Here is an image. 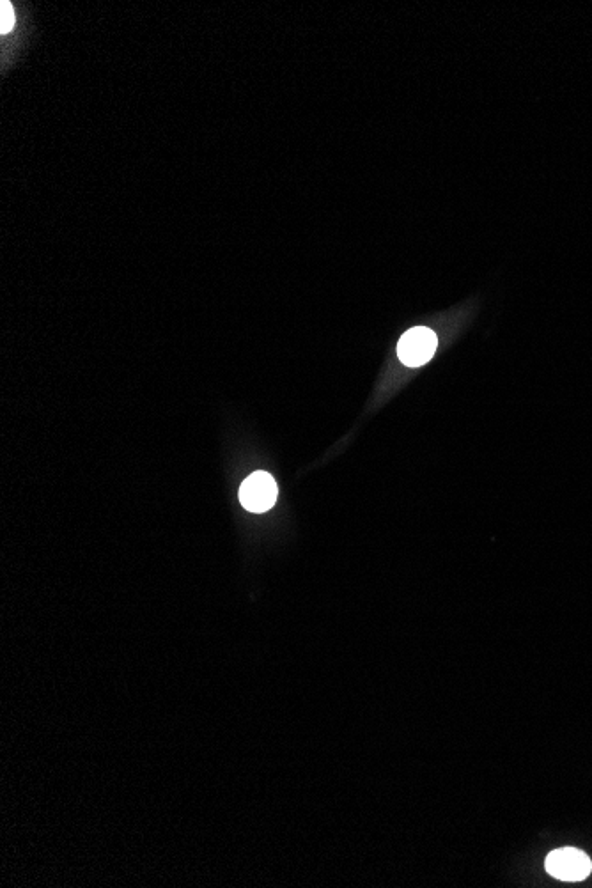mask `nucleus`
Instances as JSON below:
<instances>
[{"label": "nucleus", "instance_id": "f257e3e1", "mask_svg": "<svg viewBox=\"0 0 592 888\" xmlns=\"http://www.w3.org/2000/svg\"><path fill=\"white\" fill-rule=\"evenodd\" d=\"M546 871L555 880L584 881L592 871L591 858L577 848H561L546 857Z\"/></svg>", "mask_w": 592, "mask_h": 888}, {"label": "nucleus", "instance_id": "f03ea898", "mask_svg": "<svg viewBox=\"0 0 592 888\" xmlns=\"http://www.w3.org/2000/svg\"><path fill=\"white\" fill-rule=\"evenodd\" d=\"M437 344V335L429 328H412L399 339V360L408 367L424 366L435 355Z\"/></svg>", "mask_w": 592, "mask_h": 888}, {"label": "nucleus", "instance_id": "7ed1b4c3", "mask_svg": "<svg viewBox=\"0 0 592 888\" xmlns=\"http://www.w3.org/2000/svg\"><path fill=\"white\" fill-rule=\"evenodd\" d=\"M277 483L270 474L256 472L243 481L240 502L250 513H265L277 500Z\"/></svg>", "mask_w": 592, "mask_h": 888}, {"label": "nucleus", "instance_id": "20e7f679", "mask_svg": "<svg viewBox=\"0 0 592 888\" xmlns=\"http://www.w3.org/2000/svg\"><path fill=\"white\" fill-rule=\"evenodd\" d=\"M0 32L2 34H8L13 29V25H15V13H13V8H11V4L9 2H2L0 4Z\"/></svg>", "mask_w": 592, "mask_h": 888}]
</instances>
